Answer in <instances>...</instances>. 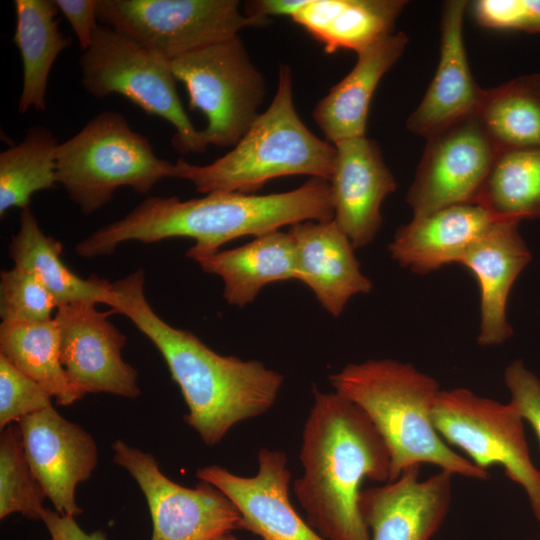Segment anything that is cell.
Masks as SVG:
<instances>
[{"instance_id":"7a4b0ae2","label":"cell","mask_w":540,"mask_h":540,"mask_svg":"<svg viewBox=\"0 0 540 540\" xmlns=\"http://www.w3.org/2000/svg\"><path fill=\"white\" fill-rule=\"evenodd\" d=\"M138 269L112 283L114 314L126 316L155 345L187 405L185 422L208 446L241 421L266 413L276 402L283 376L257 360L223 356L192 332L165 322L144 293Z\"/></svg>"},{"instance_id":"1f68e13d","label":"cell","mask_w":540,"mask_h":540,"mask_svg":"<svg viewBox=\"0 0 540 540\" xmlns=\"http://www.w3.org/2000/svg\"><path fill=\"white\" fill-rule=\"evenodd\" d=\"M57 301L32 272L13 266L0 272V317L6 322L53 319Z\"/></svg>"},{"instance_id":"44dd1931","label":"cell","mask_w":540,"mask_h":540,"mask_svg":"<svg viewBox=\"0 0 540 540\" xmlns=\"http://www.w3.org/2000/svg\"><path fill=\"white\" fill-rule=\"evenodd\" d=\"M500 221L475 203L447 206L400 226L388 245L391 258L417 274L459 263L471 244Z\"/></svg>"},{"instance_id":"7402d4cb","label":"cell","mask_w":540,"mask_h":540,"mask_svg":"<svg viewBox=\"0 0 540 540\" xmlns=\"http://www.w3.org/2000/svg\"><path fill=\"white\" fill-rule=\"evenodd\" d=\"M408 44L403 32L392 33L356 53L350 72L315 105L312 116L333 145L366 136L367 117L375 89L399 60Z\"/></svg>"},{"instance_id":"484cf974","label":"cell","mask_w":540,"mask_h":540,"mask_svg":"<svg viewBox=\"0 0 540 540\" xmlns=\"http://www.w3.org/2000/svg\"><path fill=\"white\" fill-rule=\"evenodd\" d=\"M16 16L12 41L18 48L23 67V84L18 101V112L30 108L46 110V89L52 66L67 47L71 37L58 28L59 11L55 0H14Z\"/></svg>"},{"instance_id":"e575fe53","label":"cell","mask_w":540,"mask_h":540,"mask_svg":"<svg viewBox=\"0 0 540 540\" xmlns=\"http://www.w3.org/2000/svg\"><path fill=\"white\" fill-rule=\"evenodd\" d=\"M504 381L510 402L532 426L540 443V379L521 360H515L505 369Z\"/></svg>"},{"instance_id":"ba28073f","label":"cell","mask_w":540,"mask_h":540,"mask_svg":"<svg viewBox=\"0 0 540 540\" xmlns=\"http://www.w3.org/2000/svg\"><path fill=\"white\" fill-rule=\"evenodd\" d=\"M169 62L187 90L190 110L207 118L200 130L203 145L234 147L260 114L265 97L264 77L239 35Z\"/></svg>"},{"instance_id":"6da1fadb","label":"cell","mask_w":540,"mask_h":540,"mask_svg":"<svg viewBox=\"0 0 540 540\" xmlns=\"http://www.w3.org/2000/svg\"><path fill=\"white\" fill-rule=\"evenodd\" d=\"M333 219L330 184L314 177L294 190L267 195L212 192L189 200L148 196L123 218L80 241L75 251L93 258L110 255L127 241L151 244L184 237L195 241L186 252L194 260L237 238L258 237L305 221Z\"/></svg>"},{"instance_id":"277c9868","label":"cell","mask_w":540,"mask_h":540,"mask_svg":"<svg viewBox=\"0 0 540 540\" xmlns=\"http://www.w3.org/2000/svg\"><path fill=\"white\" fill-rule=\"evenodd\" d=\"M329 381L334 392L364 411L385 441L391 458L389 482L421 464L472 479L489 478L439 435L432 418L439 384L413 365L370 359L346 365Z\"/></svg>"},{"instance_id":"5bb4252c","label":"cell","mask_w":540,"mask_h":540,"mask_svg":"<svg viewBox=\"0 0 540 540\" xmlns=\"http://www.w3.org/2000/svg\"><path fill=\"white\" fill-rule=\"evenodd\" d=\"M254 476L236 475L219 465L197 469L196 476L219 489L238 509L242 529L263 540H325L303 520L289 499L287 455L262 448Z\"/></svg>"},{"instance_id":"e0dca14e","label":"cell","mask_w":540,"mask_h":540,"mask_svg":"<svg viewBox=\"0 0 540 540\" xmlns=\"http://www.w3.org/2000/svg\"><path fill=\"white\" fill-rule=\"evenodd\" d=\"M334 146L336 157L328 181L333 220L355 249L365 247L381 227V205L396 190V182L373 139H346Z\"/></svg>"},{"instance_id":"4fadbf2b","label":"cell","mask_w":540,"mask_h":540,"mask_svg":"<svg viewBox=\"0 0 540 540\" xmlns=\"http://www.w3.org/2000/svg\"><path fill=\"white\" fill-rule=\"evenodd\" d=\"M93 302H75L56 309L61 363L70 381L85 394L108 393L134 399L140 394L137 370L125 362L126 336Z\"/></svg>"},{"instance_id":"30bf717a","label":"cell","mask_w":540,"mask_h":540,"mask_svg":"<svg viewBox=\"0 0 540 540\" xmlns=\"http://www.w3.org/2000/svg\"><path fill=\"white\" fill-rule=\"evenodd\" d=\"M434 426L450 445L460 448L478 468H504L526 492L540 522V470L531 458L524 419L512 402L502 404L466 388L441 390L435 401Z\"/></svg>"},{"instance_id":"52a82bcc","label":"cell","mask_w":540,"mask_h":540,"mask_svg":"<svg viewBox=\"0 0 540 540\" xmlns=\"http://www.w3.org/2000/svg\"><path fill=\"white\" fill-rule=\"evenodd\" d=\"M84 89L97 99L119 94L175 129L171 143L183 153H202L200 130L178 95L170 62L105 25H99L79 60Z\"/></svg>"},{"instance_id":"9c48e42d","label":"cell","mask_w":540,"mask_h":540,"mask_svg":"<svg viewBox=\"0 0 540 540\" xmlns=\"http://www.w3.org/2000/svg\"><path fill=\"white\" fill-rule=\"evenodd\" d=\"M97 18L168 61L270 20L245 14L237 0H98Z\"/></svg>"},{"instance_id":"7c38bea8","label":"cell","mask_w":540,"mask_h":540,"mask_svg":"<svg viewBox=\"0 0 540 540\" xmlns=\"http://www.w3.org/2000/svg\"><path fill=\"white\" fill-rule=\"evenodd\" d=\"M498 152L476 114L428 136L406 194L413 217L474 203Z\"/></svg>"},{"instance_id":"d6986e66","label":"cell","mask_w":540,"mask_h":540,"mask_svg":"<svg viewBox=\"0 0 540 540\" xmlns=\"http://www.w3.org/2000/svg\"><path fill=\"white\" fill-rule=\"evenodd\" d=\"M519 222L500 220L486 229L460 260L476 278L480 290L482 346L505 342L513 335L506 305L511 288L531 261V252L518 230Z\"/></svg>"},{"instance_id":"9a60e30c","label":"cell","mask_w":540,"mask_h":540,"mask_svg":"<svg viewBox=\"0 0 540 540\" xmlns=\"http://www.w3.org/2000/svg\"><path fill=\"white\" fill-rule=\"evenodd\" d=\"M25 456L54 510L76 517L78 484L88 480L98 463L93 437L51 406L17 423Z\"/></svg>"},{"instance_id":"cb8c5ba5","label":"cell","mask_w":540,"mask_h":540,"mask_svg":"<svg viewBox=\"0 0 540 540\" xmlns=\"http://www.w3.org/2000/svg\"><path fill=\"white\" fill-rule=\"evenodd\" d=\"M407 4L403 0H304L291 19L303 27L327 53H356L394 33Z\"/></svg>"},{"instance_id":"603a6c76","label":"cell","mask_w":540,"mask_h":540,"mask_svg":"<svg viewBox=\"0 0 540 540\" xmlns=\"http://www.w3.org/2000/svg\"><path fill=\"white\" fill-rule=\"evenodd\" d=\"M203 271L221 277L223 298L244 307L266 285L296 279L295 251L288 232L273 231L228 250L194 259Z\"/></svg>"},{"instance_id":"83f0119b","label":"cell","mask_w":540,"mask_h":540,"mask_svg":"<svg viewBox=\"0 0 540 540\" xmlns=\"http://www.w3.org/2000/svg\"><path fill=\"white\" fill-rule=\"evenodd\" d=\"M476 115L498 151L540 146V73L485 89Z\"/></svg>"},{"instance_id":"d4e9b609","label":"cell","mask_w":540,"mask_h":540,"mask_svg":"<svg viewBox=\"0 0 540 540\" xmlns=\"http://www.w3.org/2000/svg\"><path fill=\"white\" fill-rule=\"evenodd\" d=\"M63 246L40 228L31 207L20 210L19 229L8 247L14 266L35 274L57 301L58 307L75 302H93L110 307L116 302L112 283L96 275L84 279L61 259Z\"/></svg>"},{"instance_id":"d6a6232c","label":"cell","mask_w":540,"mask_h":540,"mask_svg":"<svg viewBox=\"0 0 540 540\" xmlns=\"http://www.w3.org/2000/svg\"><path fill=\"white\" fill-rule=\"evenodd\" d=\"M50 394L0 355V430L52 405Z\"/></svg>"},{"instance_id":"f1b7e54d","label":"cell","mask_w":540,"mask_h":540,"mask_svg":"<svg viewBox=\"0 0 540 540\" xmlns=\"http://www.w3.org/2000/svg\"><path fill=\"white\" fill-rule=\"evenodd\" d=\"M474 203L500 220L540 217V146L499 151Z\"/></svg>"},{"instance_id":"5b68a950","label":"cell","mask_w":540,"mask_h":540,"mask_svg":"<svg viewBox=\"0 0 540 540\" xmlns=\"http://www.w3.org/2000/svg\"><path fill=\"white\" fill-rule=\"evenodd\" d=\"M335 146L317 137L300 119L293 100V76L281 65L276 93L232 149L210 164L174 163L173 178L190 181L204 194H253L266 182L283 176L308 175L329 181Z\"/></svg>"},{"instance_id":"8992f818","label":"cell","mask_w":540,"mask_h":540,"mask_svg":"<svg viewBox=\"0 0 540 540\" xmlns=\"http://www.w3.org/2000/svg\"><path fill=\"white\" fill-rule=\"evenodd\" d=\"M56 175L69 199L89 215L121 187L148 194L162 179L173 178L174 163L159 158L122 114L104 111L59 144Z\"/></svg>"},{"instance_id":"8d00e7d4","label":"cell","mask_w":540,"mask_h":540,"mask_svg":"<svg viewBox=\"0 0 540 540\" xmlns=\"http://www.w3.org/2000/svg\"><path fill=\"white\" fill-rule=\"evenodd\" d=\"M42 521L51 535V540H109L104 532L96 530L87 533L78 525L75 517L49 508H45Z\"/></svg>"},{"instance_id":"836d02e7","label":"cell","mask_w":540,"mask_h":540,"mask_svg":"<svg viewBox=\"0 0 540 540\" xmlns=\"http://www.w3.org/2000/svg\"><path fill=\"white\" fill-rule=\"evenodd\" d=\"M473 11L482 27L540 33V0H478Z\"/></svg>"},{"instance_id":"f546056e","label":"cell","mask_w":540,"mask_h":540,"mask_svg":"<svg viewBox=\"0 0 540 540\" xmlns=\"http://www.w3.org/2000/svg\"><path fill=\"white\" fill-rule=\"evenodd\" d=\"M60 142L48 128L31 127L24 139L0 153V216L10 208L30 206L31 196L57 184Z\"/></svg>"},{"instance_id":"74e56055","label":"cell","mask_w":540,"mask_h":540,"mask_svg":"<svg viewBox=\"0 0 540 540\" xmlns=\"http://www.w3.org/2000/svg\"><path fill=\"white\" fill-rule=\"evenodd\" d=\"M213 540H238V539L235 538L231 533H226Z\"/></svg>"},{"instance_id":"4316f807","label":"cell","mask_w":540,"mask_h":540,"mask_svg":"<svg viewBox=\"0 0 540 540\" xmlns=\"http://www.w3.org/2000/svg\"><path fill=\"white\" fill-rule=\"evenodd\" d=\"M0 355L41 385L56 404L68 406L86 394L68 378L60 358L56 321L0 324Z\"/></svg>"},{"instance_id":"8fae6325","label":"cell","mask_w":540,"mask_h":540,"mask_svg":"<svg viewBox=\"0 0 540 540\" xmlns=\"http://www.w3.org/2000/svg\"><path fill=\"white\" fill-rule=\"evenodd\" d=\"M113 461L124 468L144 494L152 519L150 540H213L242 529V516L215 486L177 484L159 468L155 457L117 439Z\"/></svg>"},{"instance_id":"3957f363","label":"cell","mask_w":540,"mask_h":540,"mask_svg":"<svg viewBox=\"0 0 540 540\" xmlns=\"http://www.w3.org/2000/svg\"><path fill=\"white\" fill-rule=\"evenodd\" d=\"M302 432L303 469L293 483L308 524L325 540H370L360 509L365 479L389 482L391 458L364 411L336 392L313 390Z\"/></svg>"},{"instance_id":"4dcf8cb0","label":"cell","mask_w":540,"mask_h":540,"mask_svg":"<svg viewBox=\"0 0 540 540\" xmlns=\"http://www.w3.org/2000/svg\"><path fill=\"white\" fill-rule=\"evenodd\" d=\"M46 494L25 456L17 423L0 434V519L20 513L29 520H42Z\"/></svg>"},{"instance_id":"d590c367","label":"cell","mask_w":540,"mask_h":540,"mask_svg":"<svg viewBox=\"0 0 540 540\" xmlns=\"http://www.w3.org/2000/svg\"><path fill=\"white\" fill-rule=\"evenodd\" d=\"M74 31L82 52L90 46L98 28V0H55Z\"/></svg>"},{"instance_id":"ac0fdd59","label":"cell","mask_w":540,"mask_h":540,"mask_svg":"<svg viewBox=\"0 0 540 540\" xmlns=\"http://www.w3.org/2000/svg\"><path fill=\"white\" fill-rule=\"evenodd\" d=\"M466 1L444 3L440 15L439 61L434 77L406 127L427 138L471 115L481 104L484 91L473 78L463 40Z\"/></svg>"},{"instance_id":"ffe728a7","label":"cell","mask_w":540,"mask_h":540,"mask_svg":"<svg viewBox=\"0 0 540 540\" xmlns=\"http://www.w3.org/2000/svg\"><path fill=\"white\" fill-rule=\"evenodd\" d=\"M287 232L294 245L296 279L313 291L332 316L339 317L354 295L372 290L355 248L334 220L301 222Z\"/></svg>"},{"instance_id":"2e32d148","label":"cell","mask_w":540,"mask_h":540,"mask_svg":"<svg viewBox=\"0 0 540 540\" xmlns=\"http://www.w3.org/2000/svg\"><path fill=\"white\" fill-rule=\"evenodd\" d=\"M419 469L409 467L394 481L361 490L359 509L370 540H430L437 532L450 506L453 474L440 470L420 481Z\"/></svg>"}]
</instances>
